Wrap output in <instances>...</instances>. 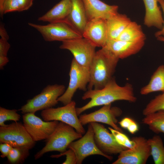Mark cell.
Returning a JSON list of instances; mask_svg holds the SVG:
<instances>
[{
  "label": "cell",
  "mask_w": 164,
  "mask_h": 164,
  "mask_svg": "<svg viewBox=\"0 0 164 164\" xmlns=\"http://www.w3.org/2000/svg\"><path fill=\"white\" fill-rule=\"evenodd\" d=\"M82 99L84 100L90 99V100L84 105L76 108L78 116L93 107L111 104L117 101L135 102L137 100L131 84L127 83L124 86H121L117 84L113 77L101 89L87 90L84 94Z\"/></svg>",
  "instance_id": "6da1fadb"
},
{
  "label": "cell",
  "mask_w": 164,
  "mask_h": 164,
  "mask_svg": "<svg viewBox=\"0 0 164 164\" xmlns=\"http://www.w3.org/2000/svg\"><path fill=\"white\" fill-rule=\"evenodd\" d=\"M119 59L105 47L96 51L89 67L88 90L102 88L113 77Z\"/></svg>",
  "instance_id": "7a4b0ae2"
},
{
  "label": "cell",
  "mask_w": 164,
  "mask_h": 164,
  "mask_svg": "<svg viewBox=\"0 0 164 164\" xmlns=\"http://www.w3.org/2000/svg\"><path fill=\"white\" fill-rule=\"evenodd\" d=\"M82 135L71 126L60 121L53 133L46 140L45 146L35 155V159H38L48 152H64L72 142L81 138Z\"/></svg>",
  "instance_id": "3957f363"
},
{
  "label": "cell",
  "mask_w": 164,
  "mask_h": 164,
  "mask_svg": "<svg viewBox=\"0 0 164 164\" xmlns=\"http://www.w3.org/2000/svg\"><path fill=\"white\" fill-rule=\"evenodd\" d=\"M63 84L48 85L41 93L28 100L19 109L22 114L36 111L53 108L58 103V99L65 91Z\"/></svg>",
  "instance_id": "277c9868"
},
{
  "label": "cell",
  "mask_w": 164,
  "mask_h": 164,
  "mask_svg": "<svg viewBox=\"0 0 164 164\" xmlns=\"http://www.w3.org/2000/svg\"><path fill=\"white\" fill-rule=\"evenodd\" d=\"M28 24L38 31L47 42L63 41L83 37L82 34L65 21L42 25L31 22Z\"/></svg>",
  "instance_id": "5b68a950"
},
{
  "label": "cell",
  "mask_w": 164,
  "mask_h": 164,
  "mask_svg": "<svg viewBox=\"0 0 164 164\" xmlns=\"http://www.w3.org/2000/svg\"><path fill=\"white\" fill-rule=\"evenodd\" d=\"M68 87L63 94L58 99V102L65 105L72 101L77 90L87 91V86L90 80L89 67L78 63L73 58L71 61L69 73Z\"/></svg>",
  "instance_id": "8992f818"
},
{
  "label": "cell",
  "mask_w": 164,
  "mask_h": 164,
  "mask_svg": "<svg viewBox=\"0 0 164 164\" xmlns=\"http://www.w3.org/2000/svg\"><path fill=\"white\" fill-rule=\"evenodd\" d=\"M76 104L75 101H72L63 107L42 110L41 115L44 121H57L64 122L73 127L78 133L84 134L85 131L78 117Z\"/></svg>",
  "instance_id": "52a82bcc"
},
{
  "label": "cell",
  "mask_w": 164,
  "mask_h": 164,
  "mask_svg": "<svg viewBox=\"0 0 164 164\" xmlns=\"http://www.w3.org/2000/svg\"><path fill=\"white\" fill-rule=\"evenodd\" d=\"M0 143H7L13 147H25L31 149L36 142L33 140L22 123L15 122L0 126Z\"/></svg>",
  "instance_id": "ba28073f"
},
{
  "label": "cell",
  "mask_w": 164,
  "mask_h": 164,
  "mask_svg": "<svg viewBox=\"0 0 164 164\" xmlns=\"http://www.w3.org/2000/svg\"><path fill=\"white\" fill-rule=\"evenodd\" d=\"M96 47L90 40L82 37L62 42L59 48L69 50L78 63L89 67L96 52Z\"/></svg>",
  "instance_id": "9c48e42d"
},
{
  "label": "cell",
  "mask_w": 164,
  "mask_h": 164,
  "mask_svg": "<svg viewBox=\"0 0 164 164\" xmlns=\"http://www.w3.org/2000/svg\"><path fill=\"white\" fill-rule=\"evenodd\" d=\"M135 145L132 149L121 151L112 164H145L151 155L148 140L142 136L132 137Z\"/></svg>",
  "instance_id": "30bf717a"
},
{
  "label": "cell",
  "mask_w": 164,
  "mask_h": 164,
  "mask_svg": "<svg viewBox=\"0 0 164 164\" xmlns=\"http://www.w3.org/2000/svg\"><path fill=\"white\" fill-rule=\"evenodd\" d=\"M88 129L84 135L79 139L72 142L68 148L74 152L77 158V164H81L87 157L92 155L102 156L110 160L113 157L106 155L100 150L95 143L93 128L90 123H89Z\"/></svg>",
  "instance_id": "8fae6325"
},
{
  "label": "cell",
  "mask_w": 164,
  "mask_h": 164,
  "mask_svg": "<svg viewBox=\"0 0 164 164\" xmlns=\"http://www.w3.org/2000/svg\"><path fill=\"white\" fill-rule=\"evenodd\" d=\"M33 113L22 115L23 125L34 142L46 140L55 130L59 122L57 121H44Z\"/></svg>",
  "instance_id": "7c38bea8"
},
{
  "label": "cell",
  "mask_w": 164,
  "mask_h": 164,
  "mask_svg": "<svg viewBox=\"0 0 164 164\" xmlns=\"http://www.w3.org/2000/svg\"><path fill=\"white\" fill-rule=\"evenodd\" d=\"M119 108L112 107L111 104L105 105L99 109L88 114L80 116L79 120L83 125L92 122H101L109 125L112 128L123 132L117 125V117L122 114Z\"/></svg>",
  "instance_id": "4fadbf2b"
},
{
  "label": "cell",
  "mask_w": 164,
  "mask_h": 164,
  "mask_svg": "<svg viewBox=\"0 0 164 164\" xmlns=\"http://www.w3.org/2000/svg\"><path fill=\"white\" fill-rule=\"evenodd\" d=\"M90 123L93 129L96 145L104 153L108 155L117 154L128 149L119 144L112 133L103 125L97 122Z\"/></svg>",
  "instance_id": "5bb4252c"
},
{
  "label": "cell",
  "mask_w": 164,
  "mask_h": 164,
  "mask_svg": "<svg viewBox=\"0 0 164 164\" xmlns=\"http://www.w3.org/2000/svg\"><path fill=\"white\" fill-rule=\"evenodd\" d=\"M107 20L98 18L88 21L82 33L96 47L104 46L107 40Z\"/></svg>",
  "instance_id": "9a60e30c"
},
{
  "label": "cell",
  "mask_w": 164,
  "mask_h": 164,
  "mask_svg": "<svg viewBox=\"0 0 164 164\" xmlns=\"http://www.w3.org/2000/svg\"><path fill=\"white\" fill-rule=\"evenodd\" d=\"M88 21L98 18L107 20L118 13V6L100 0H82Z\"/></svg>",
  "instance_id": "2e32d148"
},
{
  "label": "cell",
  "mask_w": 164,
  "mask_h": 164,
  "mask_svg": "<svg viewBox=\"0 0 164 164\" xmlns=\"http://www.w3.org/2000/svg\"><path fill=\"white\" fill-rule=\"evenodd\" d=\"M145 41L129 42L118 39L108 40L104 46L119 59H123L138 53Z\"/></svg>",
  "instance_id": "e0dca14e"
},
{
  "label": "cell",
  "mask_w": 164,
  "mask_h": 164,
  "mask_svg": "<svg viewBox=\"0 0 164 164\" xmlns=\"http://www.w3.org/2000/svg\"><path fill=\"white\" fill-rule=\"evenodd\" d=\"M72 7L70 13L64 21H67L82 34L88 22L82 0H71Z\"/></svg>",
  "instance_id": "ac0fdd59"
},
{
  "label": "cell",
  "mask_w": 164,
  "mask_h": 164,
  "mask_svg": "<svg viewBox=\"0 0 164 164\" xmlns=\"http://www.w3.org/2000/svg\"><path fill=\"white\" fill-rule=\"evenodd\" d=\"M71 7V0H61L37 20L49 23L64 21L69 15Z\"/></svg>",
  "instance_id": "d6986e66"
},
{
  "label": "cell",
  "mask_w": 164,
  "mask_h": 164,
  "mask_svg": "<svg viewBox=\"0 0 164 164\" xmlns=\"http://www.w3.org/2000/svg\"><path fill=\"white\" fill-rule=\"evenodd\" d=\"M145 8L144 24L148 27H154L161 29L163 27V19L158 0H143Z\"/></svg>",
  "instance_id": "ffe728a7"
},
{
  "label": "cell",
  "mask_w": 164,
  "mask_h": 164,
  "mask_svg": "<svg viewBox=\"0 0 164 164\" xmlns=\"http://www.w3.org/2000/svg\"><path fill=\"white\" fill-rule=\"evenodd\" d=\"M106 21L108 40L117 39L132 21L126 15L118 13Z\"/></svg>",
  "instance_id": "44dd1931"
},
{
  "label": "cell",
  "mask_w": 164,
  "mask_h": 164,
  "mask_svg": "<svg viewBox=\"0 0 164 164\" xmlns=\"http://www.w3.org/2000/svg\"><path fill=\"white\" fill-rule=\"evenodd\" d=\"M157 91L164 92V65H160L157 68L149 83L141 88L140 93L146 95Z\"/></svg>",
  "instance_id": "7402d4cb"
},
{
  "label": "cell",
  "mask_w": 164,
  "mask_h": 164,
  "mask_svg": "<svg viewBox=\"0 0 164 164\" xmlns=\"http://www.w3.org/2000/svg\"><path fill=\"white\" fill-rule=\"evenodd\" d=\"M145 36L141 26L136 22L131 21L117 39L129 42L145 41Z\"/></svg>",
  "instance_id": "603a6c76"
},
{
  "label": "cell",
  "mask_w": 164,
  "mask_h": 164,
  "mask_svg": "<svg viewBox=\"0 0 164 164\" xmlns=\"http://www.w3.org/2000/svg\"><path fill=\"white\" fill-rule=\"evenodd\" d=\"M143 123L157 134H164V110H160L146 115L142 120Z\"/></svg>",
  "instance_id": "cb8c5ba5"
},
{
  "label": "cell",
  "mask_w": 164,
  "mask_h": 164,
  "mask_svg": "<svg viewBox=\"0 0 164 164\" xmlns=\"http://www.w3.org/2000/svg\"><path fill=\"white\" fill-rule=\"evenodd\" d=\"M151 148V155L155 164H164V146L161 137L155 135L148 139Z\"/></svg>",
  "instance_id": "d4e9b609"
},
{
  "label": "cell",
  "mask_w": 164,
  "mask_h": 164,
  "mask_svg": "<svg viewBox=\"0 0 164 164\" xmlns=\"http://www.w3.org/2000/svg\"><path fill=\"white\" fill-rule=\"evenodd\" d=\"M29 150L25 147H13L7 157L8 161L11 164L23 163L29 155Z\"/></svg>",
  "instance_id": "484cf974"
},
{
  "label": "cell",
  "mask_w": 164,
  "mask_h": 164,
  "mask_svg": "<svg viewBox=\"0 0 164 164\" xmlns=\"http://www.w3.org/2000/svg\"><path fill=\"white\" fill-rule=\"evenodd\" d=\"M160 110H164V92L151 100L143 110L142 114L145 116Z\"/></svg>",
  "instance_id": "4316f807"
},
{
  "label": "cell",
  "mask_w": 164,
  "mask_h": 164,
  "mask_svg": "<svg viewBox=\"0 0 164 164\" xmlns=\"http://www.w3.org/2000/svg\"><path fill=\"white\" fill-rule=\"evenodd\" d=\"M15 109L10 110L0 107V126H5L7 125L4 122L8 120H12L15 122L19 121L20 116L17 113Z\"/></svg>",
  "instance_id": "83f0119b"
},
{
  "label": "cell",
  "mask_w": 164,
  "mask_h": 164,
  "mask_svg": "<svg viewBox=\"0 0 164 164\" xmlns=\"http://www.w3.org/2000/svg\"><path fill=\"white\" fill-rule=\"evenodd\" d=\"M20 12L18 0H0V14L1 17L8 13Z\"/></svg>",
  "instance_id": "f1b7e54d"
},
{
  "label": "cell",
  "mask_w": 164,
  "mask_h": 164,
  "mask_svg": "<svg viewBox=\"0 0 164 164\" xmlns=\"http://www.w3.org/2000/svg\"><path fill=\"white\" fill-rule=\"evenodd\" d=\"M108 128L114 136L117 142L128 149H132L135 145V142L132 140H130L122 132L111 127Z\"/></svg>",
  "instance_id": "f546056e"
},
{
  "label": "cell",
  "mask_w": 164,
  "mask_h": 164,
  "mask_svg": "<svg viewBox=\"0 0 164 164\" xmlns=\"http://www.w3.org/2000/svg\"><path fill=\"white\" fill-rule=\"evenodd\" d=\"M66 156V159L62 164H76L77 158L74 152L71 149H69L63 153L60 154L52 155L50 156L52 158H58L62 156Z\"/></svg>",
  "instance_id": "4dcf8cb0"
},
{
  "label": "cell",
  "mask_w": 164,
  "mask_h": 164,
  "mask_svg": "<svg viewBox=\"0 0 164 164\" xmlns=\"http://www.w3.org/2000/svg\"><path fill=\"white\" fill-rule=\"evenodd\" d=\"M11 45L8 40L1 38L0 39V56H7Z\"/></svg>",
  "instance_id": "1f68e13d"
},
{
  "label": "cell",
  "mask_w": 164,
  "mask_h": 164,
  "mask_svg": "<svg viewBox=\"0 0 164 164\" xmlns=\"http://www.w3.org/2000/svg\"><path fill=\"white\" fill-rule=\"evenodd\" d=\"M12 148V147L7 143H0V151L1 153V157L2 158L7 157Z\"/></svg>",
  "instance_id": "d6a6232c"
},
{
  "label": "cell",
  "mask_w": 164,
  "mask_h": 164,
  "mask_svg": "<svg viewBox=\"0 0 164 164\" xmlns=\"http://www.w3.org/2000/svg\"><path fill=\"white\" fill-rule=\"evenodd\" d=\"M34 0H18L20 12L29 9L32 5Z\"/></svg>",
  "instance_id": "836d02e7"
},
{
  "label": "cell",
  "mask_w": 164,
  "mask_h": 164,
  "mask_svg": "<svg viewBox=\"0 0 164 164\" xmlns=\"http://www.w3.org/2000/svg\"><path fill=\"white\" fill-rule=\"evenodd\" d=\"M134 121L132 119L128 117H125L122 119L119 123L122 128L127 129L129 127Z\"/></svg>",
  "instance_id": "e575fe53"
},
{
  "label": "cell",
  "mask_w": 164,
  "mask_h": 164,
  "mask_svg": "<svg viewBox=\"0 0 164 164\" xmlns=\"http://www.w3.org/2000/svg\"><path fill=\"white\" fill-rule=\"evenodd\" d=\"M158 2L162 9L164 15L163 24L162 29L156 32L155 34V36L156 37L160 36L164 37V0H158Z\"/></svg>",
  "instance_id": "d590c367"
},
{
  "label": "cell",
  "mask_w": 164,
  "mask_h": 164,
  "mask_svg": "<svg viewBox=\"0 0 164 164\" xmlns=\"http://www.w3.org/2000/svg\"><path fill=\"white\" fill-rule=\"evenodd\" d=\"M0 36L1 38L8 40L9 39V36L5 29L4 25L0 23Z\"/></svg>",
  "instance_id": "8d00e7d4"
},
{
  "label": "cell",
  "mask_w": 164,
  "mask_h": 164,
  "mask_svg": "<svg viewBox=\"0 0 164 164\" xmlns=\"http://www.w3.org/2000/svg\"><path fill=\"white\" fill-rule=\"evenodd\" d=\"M127 129L132 134H134L138 131V127L137 124L134 121Z\"/></svg>",
  "instance_id": "74e56055"
},
{
  "label": "cell",
  "mask_w": 164,
  "mask_h": 164,
  "mask_svg": "<svg viewBox=\"0 0 164 164\" xmlns=\"http://www.w3.org/2000/svg\"><path fill=\"white\" fill-rule=\"evenodd\" d=\"M9 58L7 56H0V69L2 70L3 67L9 62Z\"/></svg>",
  "instance_id": "f35d334b"
},
{
  "label": "cell",
  "mask_w": 164,
  "mask_h": 164,
  "mask_svg": "<svg viewBox=\"0 0 164 164\" xmlns=\"http://www.w3.org/2000/svg\"><path fill=\"white\" fill-rule=\"evenodd\" d=\"M157 39L160 41L164 42V37L162 36H159L157 37Z\"/></svg>",
  "instance_id": "ab89813d"
}]
</instances>
